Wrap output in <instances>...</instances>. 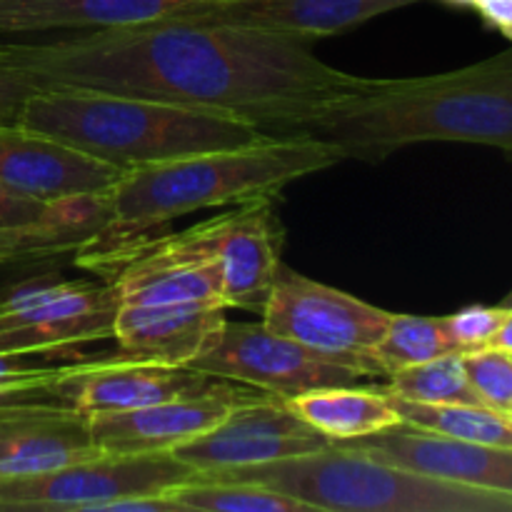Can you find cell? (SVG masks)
<instances>
[{
	"instance_id": "cell-28",
	"label": "cell",
	"mask_w": 512,
	"mask_h": 512,
	"mask_svg": "<svg viewBox=\"0 0 512 512\" xmlns=\"http://www.w3.org/2000/svg\"><path fill=\"white\" fill-rule=\"evenodd\" d=\"M463 368L480 400L512 420V355L495 348L468 350Z\"/></svg>"
},
{
	"instance_id": "cell-5",
	"label": "cell",
	"mask_w": 512,
	"mask_h": 512,
	"mask_svg": "<svg viewBox=\"0 0 512 512\" xmlns=\"http://www.w3.org/2000/svg\"><path fill=\"white\" fill-rule=\"evenodd\" d=\"M248 480L333 512H512V495L430 478L343 443L253 468L210 475Z\"/></svg>"
},
{
	"instance_id": "cell-4",
	"label": "cell",
	"mask_w": 512,
	"mask_h": 512,
	"mask_svg": "<svg viewBox=\"0 0 512 512\" xmlns=\"http://www.w3.org/2000/svg\"><path fill=\"white\" fill-rule=\"evenodd\" d=\"M20 125L120 170L270 138L230 113L68 85L35 93Z\"/></svg>"
},
{
	"instance_id": "cell-12",
	"label": "cell",
	"mask_w": 512,
	"mask_h": 512,
	"mask_svg": "<svg viewBox=\"0 0 512 512\" xmlns=\"http://www.w3.org/2000/svg\"><path fill=\"white\" fill-rule=\"evenodd\" d=\"M263 390L235 380L215 378L198 393L163 400L148 408L105 413L90 418V433L100 453L140 455L170 453L178 445L218 428L238 405Z\"/></svg>"
},
{
	"instance_id": "cell-23",
	"label": "cell",
	"mask_w": 512,
	"mask_h": 512,
	"mask_svg": "<svg viewBox=\"0 0 512 512\" xmlns=\"http://www.w3.org/2000/svg\"><path fill=\"white\" fill-rule=\"evenodd\" d=\"M388 395V393H385ZM400 420L445 438L468 443L512 448V420L488 405L468 403H413V400L388 395Z\"/></svg>"
},
{
	"instance_id": "cell-14",
	"label": "cell",
	"mask_w": 512,
	"mask_h": 512,
	"mask_svg": "<svg viewBox=\"0 0 512 512\" xmlns=\"http://www.w3.org/2000/svg\"><path fill=\"white\" fill-rule=\"evenodd\" d=\"M123 173L23 125L0 128V188L20 198L50 205L80 195H100L108 193Z\"/></svg>"
},
{
	"instance_id": "cell-22",
	"label": "cell",
	"mask_w": 512,
	"mask_h": 512,
	"mask_svg": "<svg viewBox=\"0 0 512 512\" xmlns=\"http://www.w3.org/2000/svg\"><path fill=\"white\" fill-rule=\"evenodd\" d=\"M285 403L333 443H350L403 423L380 385H330L285 398Z\"/></svg>"
},
{
	"instance_id": "cell-3",
	"label": "cell",
	"mask_w": 512,
	"mask_h": 512,
	"mask_svg": "<svg viewBox=\"0 0 512 512\" xmlns=\"http://www.w3.org/2000/svg\"><path fill=\"white\" fill-rule=\"evenodd\" d=\"M345 160L333 145L308 135H270L243 148L130 168L108 190L110 223L75 253V263L108 253L150 230L218 205L275 198L293 180Z\"/></svg>"
},
{
	"instance_id": "cell-32",
	"label": "cell",
	"mask_w": 512,
	"mask_h": 512,
	"mask_svg": "<svg viewBox=\"0 0 512 512\" xmlns=\"http://www.w3.org/2000/svg\"><path fill=\"white\" fill-rule=\"evenodd\" d=\"M483 18L512 38V0H473Z\"/></svg>"
},
{
	"instance_id": "cell-20",
	"label": "cell",
	"mask_w": 512,
	"mask_h": 512,
	"mask_svg": "<svg viewBox=\"0 0 512 512\" xmlns=\"http://www.w3.org/2000/svg\"><path fill=\"white\" fill-rule=\"evenodd\" d=\"M215 0H0V33L108 30L198 10Z\"/></svg>"
},
{
	"instance_id": "cell-33",
	"label": "cell",
	"mask_w": 512,
	"mask_h": 512,
	"mask_svg": "<svg viewBox=\"0 0 512 512\" xmlns=\"http://www.w3.org/2000/svg\"><path fill=\"white\" fill-rule=\"evenodd\" d=\"M485 348H495V350H503V353L512 355V308L508 313V318L503 320V325L498 328V333L490 338V343Z\"/></svg>"
},
{
	"instance_id": "cell-8",
	"label": "cell",
	"mask_w": 512,
	"mask_h": 512,
	"mask_svg": "<svg viewBox=\"0 0 512 512\" xmlns=\"http://www.w3.org/2000/svg\"><path fill=\"white\" fill-rule=\"evenodd\" d=\"M203 478L173 453L95 455L20 478H0V512H98L130 495L165 493Z\"/></svg>"
},
{
	"instance_id": "cell-17",
	"label": "cell",
	"mask_w": 512,
	"mask_h": 512,
	"mask_svg": "<svg viewBox=\"0 0 512 512\" xmlns=\"http://www.w3.org/2000/svg\"><path fill=\"white\" fill-rule=\"evenodd\" d=\"M283 228L273 198L240 205L218 215V255L223 265V300L228 308L263 315L280 273Z\"/></svg>"
},
{
	"instance_id": "cell-24",
	"label": "cell",
	"mask_w": 512,
	"mask_h": 512,
	"mask_svg": "<svg viewBox=\"0 0 512 512\" xmlns=\"http://www.w3.org/2000/svg\"><path fill=\"white\" fill-rule=\"evenodd\" d=\"M183 512H310L298 498L248 480L198 478L168 490Z\"/></svg>"
},
{
	"instance_id": "cell-30",
	"label": "cell",
	"mask_w": 512,
	"mask_h": 512,
	"mask_svg": "<svg viewBox=\"0 0 512 512\" xmlns=\"http://www.w3.org/2000/svg\"><path fill=\"white\" fill-rule=\"evenodd\" d=\"M43 85L30 78L10 55V43H0V128L3 125H20L23 110Z\"/></svg>"
},
{
	"instance_id": "cell-19",
	"label": "cell",
	"mask_w": 512,
	"mask_h": 512,
	"mask_svg": "<svg viewBox=\"0 0 512 512\" xmlns=\"http://www.w3.org/2000/svg\"><path fill=\"white\" fill-rule=\"evenodd\" d=\"M410 3L418 0H215L183 13V18L300 38H323L345 33L365 20Z\"/></svg>"
},
{
	"instance_id": "cell-29",
	"label": "cell",
	"mask_w": 512,
	"mask_h": 512,
	"mask_svg": "<svg viewBox=\"0 0 512 512\" xmlns=\"http://www.w3.org/2000/svg\"><path fill=\"white\" fill-rule=\"evenodd\" d=\"M510 308H485V305H473V308L458 310L453 315H445V328L450 338L458 345L460 353L485 348L490 343L503 320L508 318Z\"/></svg>"
},
{
	"instance_id": "cell-6",
	"label": "cell",
	"mask_w": 512,
	"mask_h": 512,
	"mask_svg": "<svg viewBox=\"0 0 512 512\" xmlns=\"http://www.w3.org/2000/svg\"><path fill=\"white\" fill-rule=\"evenodd\" d=\"M78 265L98 270L120 305H223V265L218 255V215L183 233L138 238Z\"/></svg>"
},
{
	"instance_id": "cell-16",
	"label": "cell",
	"mask_w": 512,
	"mask_h": 512,
	"mask_svg": "<svg viewBox=\"0 0 512 512\" xmlns=\"http://www.w3.org/2000/svg\"><path fill=\"white\" fill-rule=\"evenodd\" d=\"M223 305H120L113 338L120 355L138 363L188 368L193 360L215 348L223 335Z\"/></svg>"
},
{
	"instance_id": "cell-34",
	"label": "cell",
	"mask_w": 512,
	"mask_h": 512,
	"mask_svg": "<svg viewBox=\"0 0 512 512\" xmlns=\"http://www.w3.org/2000/svg\"><path fill=\"white\" fill-rule=\"evenodd\" d=\"M453 3H463V5H473V0H453Z\"/></svg>"
},
{
	"instance_id": "cell-1",
	"label": "cell",
	"mask_w": 512,
	"mask_h": 512,
	"mask_svg": "<svg viewBox=\"0 0 512 512\" xmlns=\"http://www.w3.org/2000/svg\"><path fill=\"white\" fill-rule=\"evenodd\" d=\"M10 55L43 90L68 85L218 110L270 135H288L368 83L323 63L313 38L183 15L55 43H10Z\"/></svg>"
},
{
	"instance_id": "cell-27",
	"label": "cell",
	"mask_w": 512,
	"mask_h": 512,
	"mask_svg": "<svg viewBox=\"0 0 512 512\" xmlns=\"http://www.w3.org/2000/svg\"><path fill=\"white\" fill-rule=\"evenodd\" d=\"M73 363L75 360H60L53 355L0 350V408L5 405H55L53 385L68 373Z\"/></svg>"
},
{
	"instance_id": "cell-11",
	"label": "cell",
	"mask_w": 512,
	"mask_h": 512,
	"mask_svg": "<svg viewBox=\"0 0 512 512\" xmlns=\"http://www.w3.org/2000/svg\"><path fill=\"white\" fill-rule=\"evenodd\" d=\"M333 440L310 428L285 398L258 393L233 410L218 428L178 445L170 453L203 478L253 468L273 460L315 453Z\"/></svg>"
},
{
	"instance_id": "cell-2",
	"label": "cell",
	"mask_w": 512,
	"mask_h": 512,
	"mask_svg": "<svg viewBox=\"0 0 512 512\" xmlns=\"http://www.w3.org/2000/svg\"><path fill=\"white\" fill-rule=\"evenodd\" d=\"M288 135L378 160L415 143H480L512 155V55L425 78H368Z\"/></svg>"
},
{
	"instance_id": "cell-31",
	"label": "cell",
	"mask_w": 512,
	"mask_h": 512,
	"mask_svg": "<svg viewBox=\"0 0 512 512\" xmlns=\"http://www.w3.org/2000/svg\"><path fill=\"white\" fill-rule=\"evenodd\" d=\"M53 220V203L20 198L10 190L0 188V228H25Z\"/></svg>"
},
{
	"instance_id": "cell-21",
	"label": "cell",
	"mask_w": 512,
	"mask_h": 512,
	"mask_svg": "<svg viewBox=\"0 0 512 512\" xmlns=\"http://www.w3.org/2000/svg\"><path fill=\"white\" fill-rule=\"evenodd\" d=\"M110 223L108 193L53 203V220L25 228H0V265L40 263L78 253Z\"/></svg>"
},
{
	"instance_id": "cell-26",
	"label": "cell",
	"mask_w": 512,
	"mask_h": 512,
	"mask_svg": "<svg viewBox=\"0 0 512 512\" xmlns=\"http://www.w3.org/2000/svg\"><path fill=\"white\" fill-rule=\"evenodd\" d=\"M383 393L413 403H468L485 405L470 385L463 368V353H448L428 363L410 365L388 375V383L380 385Z\"/></svg>"
},
{
	"instance_id": "cell-18",
	"label": "cell",
	"mask_w": 512,
	"mask_h": 512,
	"mask_svg": "<svg viewBox=\"0 0 512 512\" xmlns=\"http://www.w3.org/2000/svg\"><path fill=\"white\" fill-rule=\"evenodd\" d=\"M103 455L90 433V418L55 405L0 408V478L45 473Z\"/></svg>"
},
{
	"instance_id": "cell-9",
	"label": "cell",
	"mask_w": 512,
	"mask_h": 512,
	"mask_svg": "<svg viewBox=\"0 0 512 512\" xmlns=\"http://www.w3.org/2000/svg\"><path fill=\"white\" fill-rule=\"evenodd\" d=\"M390 315V310L375 308L355 295L280 265L278 280L263 310V325L358 370L365 378H380L373 363V348L388 330Z\"/></svg>"
},
{
	"instance_id": "cell-7",
	"label": "cell",
	"mask_w": 512,
	"mask_h": 512,
	"mask_svg": "<svg viewBox=\"0 0 512 512\" xmlns=\"http://www.w3.org/2000/svg\"><path fill=\"white\" fill-rule=\"evenodd\" d=\"M118 295L110 283L35 275L0 288V350L78 360L80 345L113 338Z\"/></svg>"
},
{
	"instance_id": "cell-25",
	"label": "cell",
	"mask_w": 512,
	"mask_h": 512,
	"mask_svg": "<svg viewBox=\"0 0 512 512\" xmlns=\"http://www.w3.org/2000/svg\"><path fill=\"white\" fill-rule=\"evenodd\" d=\"M448 353H460V350L445 328V318L393 313L388 330L373 348V363L380 378H388L398 370L428 363Z\"/></svg>"
},
{
	"instance_id": "cell-15",
	"label": "cell",
	"mask_w": 512,
	"mask_h": 512,
	"mask_svg": "<svg viewBox=\"0 0 512 512\" xmlns=\"http://www.w3.org/2000/svg\"><path fill=\"white\" fill-rule=\"evenodd\" d=\"M343 445L430 478L512 495V448L445 438L408 423Z\"/></svg>"
},
{
	"instance_id": "cell-13",
	"label": "cell",
	"mask_w": 512,
	"mask_h": 512,
	"mask_svg": "<svg viewBox=\"0 0 512 512\" xmlns=\"http://www.w3.org/2000/svg\"><path fill=\"white\" fill-rule=\"evenodd\" d=\"M213 375L190 368L138 363L123 355L113 358H80L53 385L55 405L88 415L125 413L148 408L163 400L198 393L213 383Z\"/></svg>"
},
{
	"instance_id": "cell-10",
	"label": "cell",
	"mask_w": 512,
	"mask_h": 512,
	"mask_svg": "<svg viewBox=\"0 0 512 512\" xmlns=\"http://www.w3.org/2000/svg\"><path fill=\"white\" fill-rule=\"evenodd\" d=\"M188 368L280 398L365 380L358 370L325 358L298 340L265 328L263 323H225L218 345L193 360Z\"/></svg>"
}]
</instances>
